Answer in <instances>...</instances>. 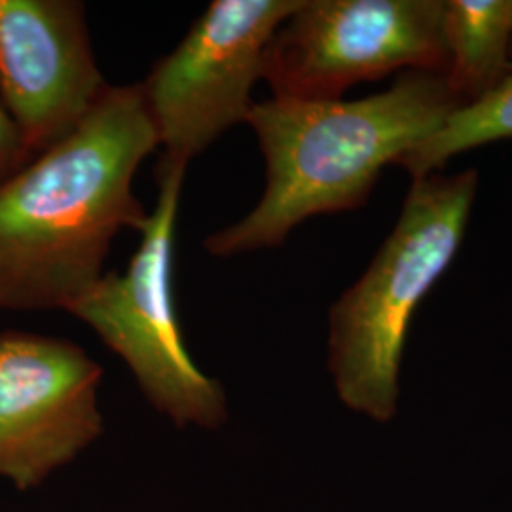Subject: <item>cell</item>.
Returning a JSON list of instances; mask_svg holds the SVG:
<instances>
[{
    "mask_svg": "<svg viewBox=\"0 0 512 512\" xmlns=\"http://www.w3.org/2000/svg\"><path fill=\"white\" fill-rule=\"evenodd\" d=\"M186 165L156 167L158 200L122 274L103 275L67 310L92 327L160 414L177 427L219 429L228 401L186 348L173 293V258Z\"/></svg>",
    "mask_w": 512,
    "mask_h": 512,
    "instance_id": "cell-4",
    "label": "cell"
},
{
    "mask_svg": "<svg viewBox=\"0 0 512 512\" xmlns=\"http://www.w3.org/2000/svg\"><path fill=\"white\" fill-rule=\"evenodd\" d=\"M31 160L33 156L23 145L16 124L0 101V186L16 177Z\"/></svg>",
    "mask_w": 512,
    "mask_h": 512,
    "instance_id": "cell-11",
    "label": "cell"
},
{
    "mask_svg": "<svg viewBox=\"0 0 512 512\" xmlns=\"http://www.w3.org/2000/svg\"><path fill=\"white\" fill-rule=\"evenodd\" d=\"M395 71H446L444 0H300L270 40L262 80L275 99H342Z\"/></svg>",
    "mask_w": 512,
    "mask_h": 512,
    "instance_id": "cell-5",
    "label": "cell"
},
{
    "mask_svg": "<svg viewBox=\"0 0 512 512\" xmlns=\"http://www.w3.org/2000/svg\"><path fill=\"white\" fill-rule=\"evenodd\" d=\"M511 137L512 73L490 92L459 105L437 131L406 152L397 165L412 179H421L439 173L458 154Z\"/></svg>",
    "mask_w": 512,
    "mask_h": 512,
    "instance_id": "cell-10",
    "label": "cell"
},
{
    "mask_svg": "<svg viewBox=\"0 0 512 512\" xmlns=\"http://www.w3.org/2000/svg\"><path fill=\"white\" fill-rule=\"evenodd\" d=\"M300 0H215L141 84L162 162L186 165L253 109L264 54Z\"/></svg>",
    "mask_w": 512,
    "mask_h": 512,
    "instance_id": "cell-6",
    "label": "cell"
},
{
    "mask_svg": "<svg viewBox=\"0 0 512 512\" xmlns=\"http://www.w3.org/2000/svg\"><path fill=\"white\" fill-rule=\"evenodd\" d=\"M444 80L461 105L512 73V0H444Z\"/></svg>",
    "mask_w": 512,
    "mask_h": 512,
    "instance_id": "cell-9",
    "label": "cell"
},
{
    "mask_svg": "<svg viewBox=\"0 0 512 512\" xmlns=\"http://www.w3.org/2000/svg\"><path fill=\"white\" fill-rule=\"evenodd\" d=\"M103 368L73 342L0 332V478L31 490L103 435Z\"/></svg>",
    "mask_w": 512,
    "mask_h": 512,
    "instance_id": "cell-7",
    "label": "cell"
},
{
    "mask_svg": "<svg viewBox=\"0 0 512 512\" xmlns=\"http://www.w3.org/2000/svg\"><path fill=\"white\" fill-rule=\"evenodd\" d=\"M442 74L412 71L363 99L255 103L247 122L266 165L253 211L207 236L209 255L275 249L304 220L363 207L387 165L399 164L458 109Z\"/></svg>",
    "mask_w": 512,
    "mask_h": 512,
    "instance_id": "cell-2",
    "label": "cell"
},
{
    "mask_svg": "<svg viewBox=\"0 0 512 512\" xmlns=\"http://www.w3.org/2000/svg\"><path fill=\"white\" fill-rule=\"evenodd\" d=\"M476 188V169L414 179L393 232L332 304L327 363L351 412L376 423L395 420L412 317L458 255Z\"/></svg>",
    "mask_w": 512,
    "mask_h": 512,
    "instance_id": "cell-3",
    "label": "cell"
},
{
    "mask_svg": "<svg viewBox=\"0 0 512 512\" xmlns=\"http://www.w3.org/2000/svg\"><path fill=\"white\" fill-rule=\"evenodd\" d=\"M76 0H0V101L35 158L67 139L107 92Z\"/></svg>",
    "mask_w": 512,
    "mask_h": 512,
    "instance_id": "cell-8",
    "label": "cell"
},
{
    "mask_svg": "<svg viewBox=\"0 0 512 512\" xmlns=\"http://www.w3.org/2000/svg\"><path fill=\"white\" fill-rule=\"evenodd\" d=\"M158 148L141 84L112 86L73 133L0 186V310L67 311L145 228L139 165Z\"/></svg>",
    "mask_w": 512,
    "mask_h": 512,
    "instance_id": "cell-1",
    "label": "cell"
}]
</instances>
